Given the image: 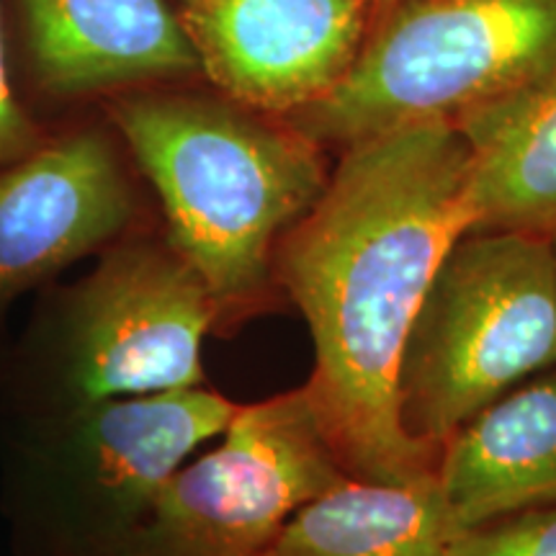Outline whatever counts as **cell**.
Returning <instances> with one entry per match:
<instances>
[{"mask_svg":"<svg viewBox=\"0 0 556 556\" xmlns=\"http://www.w3.org/2000/svg\"><path fill=\"white\" fill-rule=\"evenodd\" d=\"M554 253H556V238H554Z\"/></svg>","mask_w":556,"mask_h":556,"instance_id":"cell-17","label":"cell"},{"mask_svg":"<svg viewBox=\"0 0 556 556\" xmlns=\"http://www.w3.org/2000/svg\"><path fill=\"white\" fill-rule=\"evenodd\" d=\"M374 0H186L201 73L263 114L289 116L328 96L356 62Z\"/></svg>","mask_w":556,"mask_h":556,"instance_id":"cell-8","label":"cell"},{"mask_svg":"<svg viewBox=\"0 0 556 556\" xmlns=\"http://www.w3.org/2000/svg\"><path fill=\"white\" fill-rule=\"evenodd\" d=\"M109 116L157 193L165 238L206 283L217 332L266 309L278 245L330 178L323 148L227 96L135 90Z\"/></svg>","mask_w":556,"mask_h":556,"instance_id":"cell-2","label":"cell"},{"mask_svg":"<svg viewBox=\"0 0 556 556\" xmlns=\"http://www.w3.org/2000/svg\"><path fill=\"white\" fill-rule=\"evenodd\" d=\"M37 86L54 99L201 73L184 21L163 0H16Z\"/></svg>","mask_w":556,"mask_h":556,"instance_id":"cell-10","label":"cell"},{"mask_svg":"<svg viewBox=\"0 0 556 556\" xmlns=\"http://www.w3.org/2000/svg\"><path fill=\"white\" fill-rule=\"evenodd\" d=\"M556 70V0H400L328 96L281 116L340 150L451 119Z\"/></svg>","mask_w":556,"mask_h":556,"instance_id":"cell-4","label":"cell"},{"mask_svg":"<svg viewBox=\"0 0 556 556\" xmlns=\"http://www.w3.org/2000/svg\"><path fill=\"white\" fill-rule=\"evenodd\" d=\"M448 556H556V505L458 528Z\"/></svg>","mask_w":556,"mask_h":556,"instance_id":"cell-14","label":"cell"},{"mask_svg":"<svg viewBox=\"0 0 556 556\" xmlns=\"http://www.w3.org/2000/svg\"><path fill=\"white\" fill-rule=\"evenodd\" d=\"M240 402L206 384L29 417L13 454L24 520L65 556H109Z\"/></svg>","mask_w":556,"mask_h":556,"instance_id":"cell-5","label":"cell"},{"mask_svg":"<svg viewBox=\"0 0 556 556\" xmlns=\"http://www.w3.org/2000/svg\"><path fill=\"white\" fill-rule=\"evenodd\" d=\"M31 336L41 413L204 384L206 283L168 238H119Z\"/></svg>","mask_w":556,"mask_h":556,"instance_id":"cell-6","label":"cell"},{"mask_svg":"<svg viewBox=\"0 0 556 556\" xmlns=\"http://www.w3.org/2000/svg\"><path fill=\"white\" fill-rule=\"evenodd\" d=\"M475 227L467 142L451 119H428L343 148L315 206L278 245L276 287L315 345L304 387L353 477L433 475V451L400 426L397 371L430 278Z\"/></svg>","mask_w":556,"mask_h":556,"instance_id":"cell-1","label":"cell"},{"mask_svg":"<svg viewBox=\"0 0 556 556\" xmlns=\"http://www.w3.org/2000/svg\"><path fill=\"white\" fill-rule=\"evenodd\" d=\"M41 142L45 139L39 137V129L34 127L26 111L18 106L16 96L11 90L3 54V31H0V168L29 155Z\"/></svg>","mask_w":556,"mask_h":556,"instance_id":"cell-15","label":"cell"},{"mask_svg":"<svg viewBox=\"0 0 556 556\" xmlns=\"http://www.w3.org/2000/svg\"><path fill=\"white\" fill-rule=\"evenodd\" d=\"M381 3H384V9H387V5H394V3H400V0H381Z\"/></svg>","mask_w":556,"mask_h":556,"instance_id":"cell-16","label":"cell"},{"mask_svg":"<svg viewBox=\"0 0 556 556\" xmlns=\"http://www.w3.org/2000/svg\"><path fill=\"white\" fill-rule=\"evenodd\" d=\"M217 438L109 556H270L304 505L353 477L304 384L240 405Z\"/></svg>","mask_w":556,"mask_h":556,"instance_id":"cell-7","label":"cell"},{"mask_svg":"<svg viewBox=\"0 0 556 556\" xmlns=\"http://www.w3.org/2000/svg\"><path fill=\"white\" fill-rule=\"evenodd\" d=\"M433 475L462 528L556 505V366L456 428L435 451Z\"/></svg>","mask_w":556,"mask_h":556,"instance_id":"cell-11","label":"cell"},{"mask_svg":"<svg viewBox=\"0 0 556 556\" xmlns=\"http://www.w3.org/2000/svg\"><path fill=\"white\" fill-rule=\"evenodd\" d=\"M554 366V240L469 229L435 268L405 340L400 426L435 454L486 405Z\"/></svg>","mask_w":556,"mask_h":556,"instance_id":"cell-3","label":"cell"},{"mask_svg":"<svg viewBox=\"0 0 556 556\" xmlns=\"http://www.w3.org/2000/svg\"><path fill=\"white\" fill-rule=\"evenodd\" d=\"M469 150L475 229L556 238V70L454 119Z\"/></svg>","mask_w":556,"mask_h":556,"instance_id":"cell-12","label":"cell"},{"mask_svg":"<svg viewBox=\"0 0 556 556\" xmlns=\"http://www.w3.org/2000/svg\"><path fill=\"white\" fill-rule=\"evenodd\" d=\"M458 528L435 475L348 477L291 518L270 556H448Z\"/></svg>","mask_w":556,"mask_h":556,"instance_id":"cell-13","label":"cell"},{"mask_svg":"<svg viewBox=\"0 0 556 556\" xmlns=\"http://www.w3.org/2000/svg\"><path fill=\"white\" fill-rule=\"evenodd\" d=\"M135 193L114 142L80 129L0 168V315L90 253L124 238Z\"/></svg>","mask_w":556,"mask_h":556,"instance_id":"cell-9","label":"cell"}]
</instances>
